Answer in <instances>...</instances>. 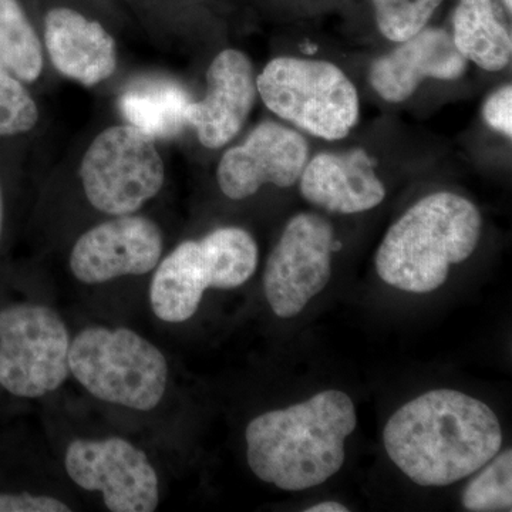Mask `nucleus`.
<instances>
[{"label": "nucleus", "mask_w": 512, "mask_h": 512, "mask_svg": "<svg viewBox=\"0 0 512 512\" xmlns=\"http://www.w3.org/2000/svg\"><path fill=\"white\" fill-rule=\"evenodd\" d=\"M504 8L508 10V13H511L512 9V0H503Z\"/></svg>", "instance_id": "bb28decb"}, {"label": "nucleus", "mask_w": 512, "mask_h": 512, "mask_svg": "<svg viewBox=\"0 0 512 512\" xmlns=\"http://www.w3.org/2000/svg\"><path fill=\"white\" fill-rule=\"evenodd\" d=\"M0 60L22 83L43 70L42 45L18 0H0Z\"/></svg>", "instance_id": "6ab92c4d"}, {"label": "nucleus", "mask_w": 512, "mask_h": 512, "mask_svg": "<svg viewBox=\"0 0 512 512\" xmlns=\"http://www.w3.org/2000/svg\"><path fill=\"white\" fill-rule=\"evenodd\" d=\"M70 338L59 313L35 303L0 311V386L20 399L59 389L69 376Z\"/></svg>", "instance_id": "0eeeda50"}, {"label": "nucleus", "mask_w": 512, "mask_h": 512, "mask_svg": "<svg viewBox=\"0 0 512 512\" xmlns=\"http://www.w3.org/2000/svg\"><path fill=\"white\" fill-rule=\"evenodd\" d=\"M3 218H5V210H3V195L2 190H0V239H2Z\"/></svg>", "instance_id": "a878e982"}, {"label": "nucleus", "mask_w": 512, "mask_h": 512, "mask_svg": "<svg viewBox=\"0 0 512 512\" xmlns=\"http://www.w3.org/2000/svg\"><path fill=\"white\" fill-rule=\"evenodd\" d=\"M376 161L362 148L348 153H320L303 168L299 190L306 201L336 214H357L382 204L386 190Z\"/></svg>", "instance_id": "2eb2a0df"}, {"label": "nucleus", "mask_w": 512, "mask_h": 512, "mask_svg": "<svg viewBox=\"0 0 512 512\" xmlns=\"http://www.w3.org/2000/svg\"><path fill=\"white\" fill-rule=\"evenodd\" d=\"M258 266V245L245 229H215L198 241L178 245L158 265L150 286L151 308L158 319L181 323L200 308L207 289L244 285Z\"/></svg>", "instance_id": "20e7f679"}, {"label": "nucleus", "mask_w": 512, "mask_h": 512, "mask_svg": "<svg viewBox=\"0 0 512 512\" xmlns=\"http://www.w3.org/2000/svg\"><path fill=\"white\" fill-rule=\"evenodd\" d=\"M45 43L57 72L83 86H97L116 70L113 37L99 22L76 10L55 8L47 13Z\"/></svg>", "instance_id": "dca6fc26"}, {"label": "nucleus", "mask_w": 512, "mask_h": 512, "mask_svg": "<svg viewBox=\"0 0 512 512\" xmlns=\"http://www.w3.org/2000/svg\"><path fill=\"white\" fill-rule=\"evenodd\" d=\"M384 447L421 487H446L480 471L503 446L500 420L487 404L456 390H433L387 421Z\"/></svg>", "instance_id": "f257e3e1"}, {"label": "nucleus", "mask_w": 512, "mask_h": 512, "mask_svg": "<svg viewBox=\"0 0 512 512\" xmlns=\"http://www.w3.org/2000/svg\"><path fill=\"white\" fill-rule=\"evenodd\" d=\"M484 120L493 130L512 136V87L511 84L501 87L491 94L484 103Z\"/></svg>", "instance_id": "5701e85b"}, {"label": "nucleus", "mask_w": 512, "mask_h": 512, "mask_svg": "<svg viewBox=\"0 0 512 512\" xmlns=\"http://www.w3.org/2000/svg\"><path fill=\"white\" fill-rule=\"evenodd\" d=\"M453 26L454 45L468 62L487 72H500L510 63L511 25L500 0H460Z\"/></svg>", "instance_id": "f3484780"}, {"label": "nucleus", "mask_w": 512, "mask_h": 512, "mask_svg": "<svg viewBox=\"0 0 512 512\" xmlns=\"http://www.w3.org/2000/svg\"><path fill=\"white\" fill-rule=\"evenodd\" d=\"M69 369L96 399L140 412L156 409L167 389L163 353L127 328L82 330L70 343Z\"/></svg>", "instance_id": "39448f33"}, {"label": "nucleus", "mask_w": 512, "mask_h": 512, "mask_svg": "<svg viewBox=\"0 0 512 512\" xmlns=\"http://www.w3.org/2000/svg\"><path fill=\"white\" fill-rule=\"evenodd\" d=\"M272 113L323 140L348 137L359 121V94L348 76L325 60L278 57L256 76Z\"/></svg>", "instance_id": "423d86ee"}, {"label": "nucleus", "mask_w": 512, "mask_h": 512, "mask_svg": "<svg viewBox=\"0 0 512 512\" xmlns=\"http://www.w3.org/2000/svg\"><path fill=\"white\" fill-rule=\"evenodd\" d=\"M80 177L90 204L120 217L156 197L164 184V164L153 138L133 126H116L94 138Z\"/></svg>", "instance_id": "6e6552de"}, {"label": "nucleus", "mask_w": 512, "mask_h": 512, "mask_svg": "<svg viewBox=\"0 0 512 512\" xmlns=\"http://www.w3.org/2000/svg\"><path fill=\"white\" fill-rule=\"evenodd\" d=\"M356 426L355 404L340 390L261 414L245 431L249 467L259 480L284 491L316 487L339 473Z\"/></svg>", "instance_id": "f03ea898"}, {"label": "nucleus", "mask_w": 512, "mask_h": 512, "mask_svg": "<svg viewBox=\"0 0 512 512\" xmlns=\"http://www.w3.org/2000/svg\"><path fill=\"white\" fill-rule=\"evenodd\" d=\"M190 97L180 84L163 79L140 80L121 94L119 107L130 126L153 138H173L187 124Z\"/></svg>", "instance_id": "a211bd4d"}, {"label": "nucleus", "mask_w": 512, "mask_h": 512, "mask_svg": "<svg viewBox=\"0 0 512 512\" xmlns=\"http://www.w3.org/2000/svg\"><path fill=\"white\" fill-rule=\"evenodd\" d=\"M258 96L254 66L235 49L222 50L207 72V93L188 103L185 120L197 131L202 146L224 147L244 127Z\"/></svg>", "instance_id": "ddd939ff"}, {"label": "nucleus", "mask_w": 512, "mask_h": 512, "mask_svg": "<svg viewBox=\"0 0 512 512\" xmlns=\"http://www.w3.org/2000/svg\"><path fill=\"white\" fill-rule=\"evenodd\" d=\"M70 507L47 495L0 493V512H69Z\"/></svg>", "instance_id": "b1692460"}, {"label": "nucleus", "mask_w": 512, "mask_h": 512, "mask_svg": "<svg viewBox=\"0 0 512 512\" xmlns=\"http://www.w3.org/2000/svg\"><path fill=\"white\" fill-rule=\"evenodd\" d=\"M309 146L301 133L264 121L241 146L231 148L218 164L217 180L231 200H245L265 184L288 188L298 183L308 163Z\"/></svg>", "instance_id": "9b49d317"}, {"label": "nucleus", "mask_w": 512, "mask_h": 512, "mask_svg": "<svg viewBox=\"0 0 512 512\" xmlns=\"http://www.w3.org/2000/svg\"><path fill=\"white\" fill-rule=\"evenodd\" d=\"M467 66L468 60L458 52L450 33L424 28L400 42L389 55L375 60L369 82L383 100L402 103L424 80H457L466 73Z\"/></svg>", "instance_id": "4468645a"}, {"label": "nucleus", "mask_w": 512, "mask_h": 512, "mask_svg": "<svg viewBox=\"0 0 512 512\" xmlns=\"http://www.w3.org/2000/svg\"><path fill=\"white\" fill-rule=\"evenodd\" d=\"M163 234L146 217L120 215L77 239L70 269L80 282L104 284L128 275H146L160 264Z\"/></svg>", "instance_id": "f8f14e48"}, {"label": "nucleus", "mask_w": 512, "mask_h": 512, "mask_svg": "<svg viewBox=\"0 0 512 512\" xmlns=\"http://www.w3.org/2000/svg\"><path fill=\"white\" fill-rule=\"evenodd\" d=\"M305 512H349V508L345 505L335 503V501H326V503H320L312 505L311 508H306Z\"/></svg>", "instance_id": "393cba45"}, {"label": "nucleus", "mask_w": 512, "mask_h": 512, "mask_svg": "<svg viewBox=\"0 0 512 512\" xmlns=\"http://www.w3.org/2000/svg\"><path fill=\"white\" fill-rule=\"evenodd\" d=\"M37 120L35 100L0 60V136L28 133Z\"/></svg>", "instance_id": "4be33fe9"}, {"label": "nucleus", "mask_w": 512, "mask_h": 512, "mask_svg": "<svg viewBox=\"0 0 512 512\" xmlns=\"http://www.w3.org/2000/svg\"><path fill=\"white\" fill-rule=\"evenodd\" d=\"M443 0H375L377 28L386 39L400 43L416 36Z\"/></svg>", "instance_id": "412c9836"}, {"label": "nucleus", "mask_w": 512, "mask_h": 512, "mask_svg": "<svg viewBox=\"0 0 512 512\" xmlns=\"http://www.w3.org/2000/svg\"><path fill=\"white\" fill-rule=\"evenodd\" d=\"M66 471L74 483L103 494L113 512H153L160 481L143 450L120 437L74 440L66 451Z\"/></svg>", "instance_id": "9d476101"}, {"label": "nucleus", "mask_w": 512, "mask_h": 512, "mask_svg": "<svg viewBox=\"0 0 512 512\" xmlns=\"http://www.w3.org/2000/svg\"><path fill=\"white\" fill-rule=\"evenodd\" d=\"M338 244L332 224L318 214L302 212L289 220L264 274L266 301L278 318L299 315L328 286Z\"/></svg>", "instance_id": "1a4fd4ad"}, {"label": "nucleus", "mask_w": 512, "mask_h": 512, "mask_svg": "<svg viewBox=\"0 0 512 512\" xmlns=\"http://www.w3.org/2000/svg\"><path fill=\"white\" fill-rule=\"evenodd\" d=\"M481 227L480 211L467 198L453 192L427 195L387 231L377 249V275L400 291H436L450 266L476 251Z\"/></svg>", "instance_id": "7ed1b4c3"}, {"label": "nucleus", "mask_w": 512, "mask_h": 512, "mask_svg": "<svg viewBox=\"0 0 512 512\" xmlns=\"http://www.w3.org/2000/svg\"><path fill=\"white\" fill-rule=\"evenodd\" d=\"M498 454V453H497ZM464 488L463 507L473 512L512 510V451L491 458Z\"/></svg>", "instance_id": "aec40b11"}]
</instances>
